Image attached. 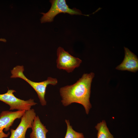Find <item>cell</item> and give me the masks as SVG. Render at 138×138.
<instances>
[{"instance_id": "6da1fadb", "label": "cell", "mask_w": 138, "mask_h": 138, "mask_svg": "<svg viewBox=\"0 0 138 138\" xmlns=\"http://www.w3.org/2000/svg\"><path fill=\"white\" fill-rule=\"evenodd\" d=\"M93 72L84 73L73 85L61 87L60 93L62 105L68 106L73 103H77L84 107L87 114L91 108L90 101L91 85L94 77Z\"/></svg>"}, {"instance_id": "7a4b0ae2", "label": "cell", "mask_w": 138, "mask_h": 138, "mask_svg": "<svg viewBox=\"0 0 138 138\" xmlns=\"http://www.w3.org/2000/svg\"><path fill=\"white\" fill-rule=\"evenodd\" d=\"M24 69L23 65H17L11 70L12 78H21L27 82L37 93L40 102L42 106L46 105L47 102L45 98L46 90L48 85H55L58 83L56 78L48 77L47 79L40 82H35L31 81L27 78L24 75Z\"/></svg>"}, {"instance_id": "3957f363", "label": "cell", "mask_w": 138, "mask_h": 138, "mask_svg": "<svg viewBox=\"0 0 138 138\" xmlns=\"http://www.w3.org/2000/svg\"><path fill=\"white\" fill-rule=\"evenodd\" d=\"M50 2L51 4V6L49 10L46 13H40L43 15L40 19L42 23L53 21L55 16L61 13H67L71 15L89 16L88 15L82 14L80 10L76 8H69L65 0H50Z\"/></svg>"}, {"instance_id": "277c9868", "label": "cell", "mask_w": 138, "mask_h": 138, "mask_svg": "<svg viewBox=\"0 0 138 138\" xmlns=\"http://www.w3.org/2000/svg\"><path fill=\"white\" fill-rule=\"evenodd\" d=\"M15 92L14 90L8 89L6 93L0 94V100L8 105L10 106V110L16 109L26 111L30 109L32 106L37 104L33 99L25 100L17 98L14 94Z\"/></svg>"}, {"instance_id": "5b68a950", "label": "cell", "mask_w": 138, "mask_h": 138, "mask_svg": "<svg viewBox=\"0 0 138 138\" xmlns=\"http://www.w3.org/2000/svg\"><path fill=\"white\" fill-rule=\"evenodd\" d=\"M57 68L68 73L72 72L76 68L79 67L82 62L81 59L72 56L61 47L57 48Z\"/></svg>"}, {"instance_id": "8992f818", "label": "cell", "mask_w": 138, "mask_h": 138, "mask_svg": "<svg viewBox=\"0 0 138 138\" xmlns=\"http://www.w3.org/2000/svg\"><path fill=\"white\" fill-rule=\"evenodd\" d=\"M36 116L34 109L26 111L21 118L20 122L17 128L15 130H10L11 134L9 138H26L27 131L29 128H31Z\"/></svg>"}, {"instance_id": "52a82bcc", "label": "cell", "mask_w": 138, "mask_h": 138, "mask_svg": "<svg viewBox=\"0 0 138 138\" xmlns=\"http://www.w3.org/2000/svg\"><path fill=\"white\" fill-rule=\"evenodd\" d=\"M25 110H18L16 111H2L0 114V138L7 137L10 134L9 132L5 134L3 131H7L14 121L21 118L25 113Z\"/></svg>"}, {"instance_id": "ba28073f", "label": "cell", "mask_w": 138, "mask_h": 138, "mask_svg": "<svg viewBox=\"0 0 138 138\" xmlns=\"http://www.w3.org/2000/svg\"><path fill=\"white\" fill-rule=\"evenodd\" d=\"M125 56L122 63L116 68L121 71L135 72L138 70V59L137 56L127 48L124 47Z\"/></svg>"}, {"instance_id": "9c48e42d", "label": "cell", "mask_w": 138, "mask_h": 138, "mask_svg": "<svg viewBox=\"0 0 138 138\" xmlns=\"http://www.w3.org/2000/svg\"><path fill=\"white\" fill-rule=\"evenodd\" d=\"M32 131L30 134V138H46L48 130L41 121L38 116H36L33 122Z\"/></svg>"}, {"instance_id": "30bf717a", "label": "cell", "mask_w": 138, "mask_h": 138, "mask_svg": "<svg viewBox=\"0 0 138 138\" xmlns=\"http://www.w3.org/2000/svg\"><path fill=\"white\" fill-rule=\"evenodd\" d=\"M95 128L98 131L97 138H114L110 132L105 120L98 123Z\"/></svg>"}, {"instance_id": "8fae6325", "label": "cell", "mask_w": 138, "mask_h": 138, "mask_svg": "<svg viewBox=\"0 0 138 138\" xmlns=\"http://www.w3.org/2000/svg\"><path fill=\"white\" fill-rule=\"evenodd\" d=\"M67 128L66 134L64 138H84L83 134L74 130L70 125L69 121L65 120Z\"/></svg>"}, {"instance_id": "7c38bea8", "label": "cell", "mask_w": 138, "mask_h": 138, "mask_svg": "<svg viewBox=\"0 0 138 138\" xmlns=\"http://www.w3.org/2000/svg\"><path fill=\"white\" fill-rule=\"evenodd\" d=\"M0 41L6 42V39L4 38H0Z\"/></svg>"}]
</instances>
